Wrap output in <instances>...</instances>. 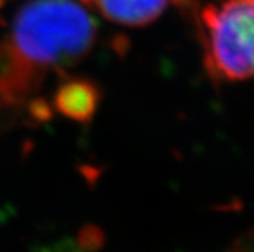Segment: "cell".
I'll return each mask as SVG.
<instances>
[{
  "label": "cell",
  "mask_w": 254,
  "mask_h": 252,
  "mask_svg": "<svg viewBox=\"0 0 254 252\" xmlns=\"http://www.w3.org/2000/svg\"><path fill=\"white\" fill-rule=\"evenodd\" d=\"M98 38V23L73 0H28L0 46V101L15 103L38 87L46 72L84 59Z\"/></svg>",
  "instance_id": "cell-1"
},
{
  "label": "cell",
  "mask_w": 254,
  "mask_h": 252,
  "mask_svg": "<svg viewBox=\"0 0 254 252\" xmlns=\"http://www.w3.org/2000/svg\"><path fill=\"white\" fill-rule=\"evenodd\" d=\"M204 67L219 82L254 79V0H219L202 8Z\"/></svg>",
  "instance_id": "cell-2"
},
{
  "label": "cell",
  "mask_w": 254,
  "mask_h": 252,
  "mask_svg": "<svg viewBox=\"0 0 254 252\" xmlns=\"http://www.w3.org/2000/svg\"><path fill=\"white\" fill-rule=\"evenodd\" d=\"M101 102V90L95 81L88 78H64L54 93V108L61 116L88 123L95 117Z\"/></svg>",
  "instance_id": "cell-3"
},
{
  "label": "cell",
  "mask_w": 254,
  "mask_h": 252,
  "mask_svg": "<svg viewBox=\"0 0 254 252\" xmlns=\"http://www.w3.org/2000/svg\"><path fill=\"white\" fill-rule=\"evenodd\" d=\"M178 0H84L102 17L127 28H142L155 21Z\"/></svg>",
  "instance_id": "cell-4"
},
{
  "label": "cell",
  "mask_w": 254,
  "mask_h": 252,
  "mask_svg": "<svg viewBox=\"0 0 254 252\" xmlns=\"http://www.w3.org/2000/svg\"><path fill=\"white\" fill-rule=\"evenodd\" d=\"M222 252H254V230L233 240V243Z\"/></svg>",
  "instance_id": "cell-5"
},
{
  "label": "cell",
  "mask_w": 254,
  "mask_h": 252,
  "mask_svg": "<svg viewBox=\"0 0 254 252\" xmlns=\"http://www.w3.org/2000/svg\"><path fill=\"white\" fill-rule=\"evenodd\" d=\"M3 5V0H0V6H2Z\"/></svg>",
  "instance_id": "cell-6"
}]
</instances>
